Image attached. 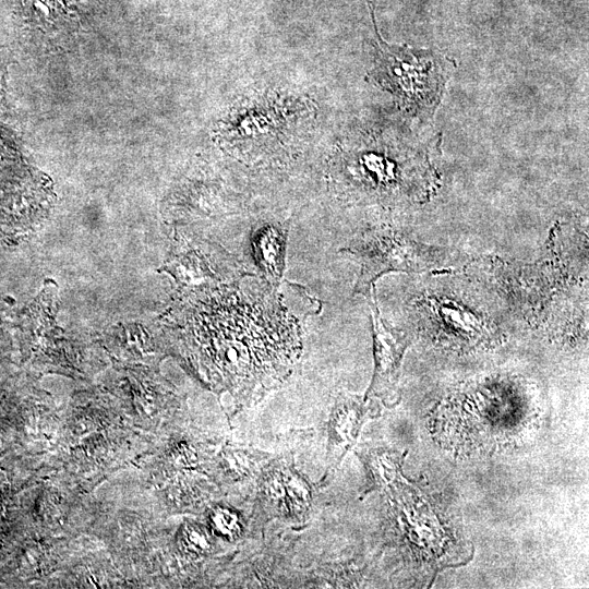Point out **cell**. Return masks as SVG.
<instances>
[{"label": "cell", "instance_id": "cell-1", "mask_svg": "<svg viewBox=\"0 0 589 589\" xmlns=\"http://www.w3.org/2000/svg\"><path fill=\"white\" fill-rule=\"evenodd\" d=\"M236 283L225 290L206 353V376L237 407L251 405L280 383L300 353V333L277 290L244 296Z\"/></svg>", "mask_w": 589, "mask_h": 589}, {"label": "cell", "instance_id": "cell-2", "mask_svg": "<svg viewBox=\"0 0 589 589\" xmlns=\"http://www.w3.org/2000/svg\"><path fill=\"white\" fill-rule=\"evenodd\" d=\"M532 410L521 402H482L478 395L450 396L435 407L430 420L444 447L472 455L496 450L513 442L532 422Z\"/></svg>", "mask_w": 589, "mask_h": 589}, {"label": "cell", "instance_id": "cell-3", "mask_svg": "<svg viewBox=\"0 0 589 589\" xmlns=\"http://www.w3.org/2000/svg\"><path fill=\"white\" fill-rule=\"evenodd\" d=\"M373 24L376 52L372 75L375 81L411 111L433 108L446 82L445 59L432 50L388 45Z\"/></svg>", "mask_w": 589, "mask_h": 589}, {"label": "cell", "instance_id": "cell-4", "mask_svg": "<svg viewBox=\"0 0 589 589\" xmlns=\"http://www.w3.org/2000/svg\"><path fill=\"white\" fill-rule=\"evenodd\" d=\"M342 251L360 260L361 272L354 292L365 297L375 280L386 273H424L452 265V257L445 250L419 243L392 229L368 231L352 247Z\"/></svg>", "mask_w": 589, "mask_h": 589}, {"label": "cell", "instance_id": "cell-5", "mask_svg": "<svg viewBox=\"0 0 589 589\" xmlns=\"http://www.w3.org/2000/svg\"><path fill=\"white\" fill-rule=\"evenodd\" d=\"M384 493L392 504L400 537L417 562L438 566L452 565L456 538L428 500L405 477Z\"/></svg>", "mask_w": 589, "mask_h": 589}, {"label": "cell", "instance_id": "cell-6", "mask_svg": "<svg viewBox=\"0 0 589 589\" xmlns=\"http://www.w3.org/2000/svg\"><path fill=\"white\" fill-rule=\"evenodd\" d=\"M373 287L366 296L372 314L374 372L365 398L394 406L399 400L398 381L401 361L410 344V336L389 326L382 318Z\"/></svg>", "mask_w": 589, "mask_h": 589}, {"label": "cell", "instance_id": "cell-7", "mask_svg": "<svg viewBox=\"0 0 589 589\" xmlns=\"http://www.w3.org/2000/svg\"><path fill=\"white\" fill-rule=\"evenodd\" d=\"M375 399L357 395H341L335 402L328 422V438L324 480L339 467L345 455L356 444L368 418L376 416Z\"/></svg>", "mask_w": 589, "mask_h": 589}, {"label": "cell", "instance_id": "cell-8", "mask_svg": "<svg viewBox=\"0 0 589 589\" xmlns=\"http://www.w3.org/2000/svg\"><path fill=\"white\" fill-rule=\"evenodd\" d=\"M262 495L269 510L294 521H303L312 505L310 483L286 464H278L265 473Z\"/></svg>", "mask_w": 589, "mask_h": 589}, {"label": "cell", "instance_id": "cell-9", "mask_svg": "<svg viewBox=\"0 0 589 589\" xmlns=\"http://www.w3.org/2000/svg\"><path fill=\"white\" fill-rule=\"evenodd\" d=\"M287 232L284 225H265L253 236L255 261L275 290L284 273Z\"/></svg>", "mask_w": 589, "mask_h": 589}, {"label": "cell", "instance_id": "cell-10", "mask_svg": "<svg viewBox=\"0 0 589 589\" xmlns=\"http://www.w3.org/2000/svg\"><path fill=\"white\" fill-rule=\"evenodd\" d=\"M366 470L364 493L371 491L385 492L404 478L402 464L406 453L388 448H372L359 453Z\"/></svg>", "mask_w": 589, "mask_h": 589}, {"label": "cell", "instance_id": "cell-11", "mask_svg": "<svg viewBox=\"0 0 589 589\" xmlns=\"http://www.w3.org/2000/svg\"><path fill=\"white\" fill-rule=\"evenodd\" d=\"M211 525L218 536L235 540L242 532V519L232 508L218 506L211 514Z\"/></svg>", "mask_w": 589, "mask_h": 589}, {"label": "cell", "instance_id": "cell-12", "mask_svg": "<svg viewBox=\"0 0 589 589\" xmlns=\"http://www.w3.org/2000/svg\"><path fill=\"white\" fill-rule=\"evenodd\" d=\"M185 545L194 552H206L211 546L207 532L200 526L188 525L183 530Z\"/></svg>", "mask_w": 589, "mask_h": 589}]
</instances>
